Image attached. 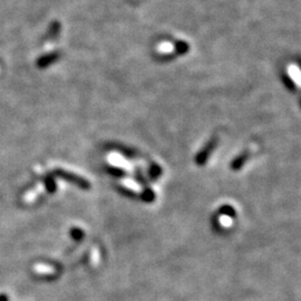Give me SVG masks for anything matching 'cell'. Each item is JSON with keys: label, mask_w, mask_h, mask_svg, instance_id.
<instances>
[{"label": "cell", "mask_w": 301, "mask_h": 301, "mask_svg": "<svg viewBox=\"0 0 301 301\" xmlns=\"http://www.w3.org/2000/svg\"><path fill=\"white\" fill-rule=\"evenodd\" d=\"M221 223L223 225H229L231 224V220L228 218V216H224V218H222V220H221Z\"/></svg>", "instance_id": "3957f363"}, {"label": "cell", "mask_w": 301, "mask_h": 301, "mask_svg": "<svg viewBox=\"0 0 301 301\" xmlns=\"http://www.w3.org/2000/svg\"><path fill=\"white\" fill-rule=\"evenodd\" d=\"M57 57H58V55L56 54V52H54V54H49L43 58H40V59L38 61V66L39 67L48 66L49 64H51V63H54L57 59Z\"/></svg>", "instance_id": "6da1fadb"}, {"label": "cell", "mask_w": 301, "mask_h": 301, "mask_svg": "<svg viewBox=\"0 0 301 301\" xmlns=\"http://www.w3.org/2000/svg\"><path fill=\"white\" fill-rule=\"evenodd\" d=\"M189 44L186 43V41H176L175 44V50L177 54L182 55V54H186V52L189 51Z\"/></svg>", "instance_id": "7a4b0ae2"}, {"label": "cell", "mask_w": 301, "mask_h": 301, "mask_svg": "<svg viewBox=\"0 0 301 301\" xmlns=\"http://www.w3.org/2000/svg\"><path fill=\"white\" fill-rule=\"evenodd\" d=\"M50 183H54V182H52V181H47V186L50 187ZM50 190H51V191H52V190H54V186H52V184H51V189L49 188V191H50Z\"/></svg>", "instance_id": "277c9868"}, {"label": "cell", "mask_w": 301, "mask_h": 301, "mask_svg": "<svg viewBox=\"0 0 301 301\" xmlns=\"http://www.w3.org/2000/svg\"><path fill=\"white\" fill-rule=\"evenodd\" d=\"M0 301H8V299L3 295V297H0Z\"/></svg>", "instance_id": "5b68a950"}]
</instances>
